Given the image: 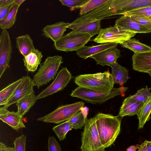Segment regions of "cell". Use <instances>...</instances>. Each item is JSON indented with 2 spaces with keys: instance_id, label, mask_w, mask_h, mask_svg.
Segmentation results:
<instances>
[{
  "instance_id": "7c38bea8",
  "label": "cell",
  "mask_w": 151,
  "mask_h": 151,
  "mask_svg": "<svg viewBox=\"0 0 151 151\" xmlns=\"http://www.w3.org/2000/svg\"><path fill=\"white\" fill-rule=\"evenodd\" d=\"M113 3L116 15L151 6V0H114Z\"/></svg>"
},
{
  "instance_id": "7402d4cb",
  "label": "cell",
  "mask_w": 151,
  "mask_h": 151,
  "mask_svg": "<svg viewBox=\"0 0 151 151\" xmlns=\"http://www.w3.org/2000/svg\"><path fill=\"white\" fill-rule=\"evenodd\" d=\"M111 68V73L114 83L122 86L129 78L128 70L119 65L117 62L110 65Z\"/></svg>"
},
{
  "instance_id": "4fadbf2b",
  "label": "cell",
  "mask_w": 151,
  "mask_h": 151,
  "mask_svg": "<svg viewBox=\"0 0 151 151\" xmlns=\"http://www.w3.org/2000/svg\"><path fill=\"white\" fill-rule=\"evenodd\" d=\"M23 79L15 91L8 101L6 104L3 107L7 109L13 104L17 103L20 99L32 93H34V86L32 83V80L30 76H27L22 77Z\"/></svg>"
},
{
  "instance_id": "836d02e7",
  "label": "cell",
  "mask_w": 151,
  "mask_h": 151,
  "mask_svg": "<svg viewBox=\"0 0 151 151\" xmlns=\"http://www.w3.org/2000/svg\"><path fill=\"white\" fill-rule=\"evenodd\" d=\"M15 0H0V20L5 18L12 9Z\"/></svg>"
},
{
  "instance_id": "4316f807",
  "label": "cell",
  "mask_w": 151,
  "mask_h": 151,
  "mask_svg": "<svg viewBox=\"0 0 151 151\" xmlns=\"http://www.w3.org/2000/svg\"><path fill=\"white\" fill-rule=\"evenodd\" d=\"M120 45L122 47L132 50L134 53L151 51L150 47L140 42L135 38H131Z\"/></svg>"
},
{
  "instance_id": "ba28073f",
  "label": "cell",
  "mask_w": 151,
  "mask_h": 151,
  "mask_svg": "<svg viewBox=\"0 0 151 151\" xmlns=\"http://www.w3.org/2000/svg\"><path fill=\"white\" fill-rule=\"evenodd\" d=\"M136 33L124 29L116 25L101 29L98 35L93 39L95 42L120 44L131 39Z\"/></svg>"
},
{
  "instance_id": "ee69618b",
  "label": "cell",
  "mask_w": 151,
  "mask_h": 151,
  "mask_svg": "<svg viewBox=\"0 0 151 151\" xmlns=\"http://www.w3.org/2000/svg\"><path fill=\"white\" fill-rule=\"evenodd\" d=\"M7 151H15L14 147H8Z\"/></svg>"
},
{
  "instance_id": "f546056e",
  "label": "cell",
  "mask_w": 151,
  "mask_h": 151,
  "mask_svg": "<svg viewBox=\"0 0 151 151\" xmlns=\"http://www.w3.org/2000/svg\"><path fill=\"white\" fill-rule=\"evenodd\" d=\"M20 6L14 3V5L9 13L4 19L0 20V27L3 30L11 28L14 24L17 13Z\"/></svg>"
},
{
  "instance_id": "9c48e42d",
  "label": "cell",
  "mask_w": 151,
  "mask_h": 151,
  "mask_svg": "<svg viewBox=\"0 0 151 151\" xmlns=\"http://www.w3.org/2000/svg\"><path fill=\"white\" fill-rule=\"evenodd\" d=\"M91 37V35L88 34L69 33L54 42V46L58 50L76 51L85 46Z\"/></svg>"
},
{
  "instance_id": "d6986e66",
  "label": "cell",
  "mask_w": 151,
  "mask_h": 151,
  "mask_svg": "<svg viewBox=\"0 0 151 151\" xmlns=\"http://www.w3.org/2000/svg\"><path fill=\"white\" fill-rule=\"evenodd\" d=\"M118 44L107 43L92 46L85 45L76 51V54L79 57L86 59L106 49L116 47Z\"/></svg>"
},
{
  "instance_id": "b9f144b4",
  "label": "cell",
  "mask_w": 151,
  "mask_h": 151,
  "mask_svg": "<svg viewBox=\"0 0 151 151\" xmlns=\"http://www.w3.org/2000/svg\"><path fill=\"white\" fill-rule=\"evenodd\" d=\"M146 147L147 151H151V141L147 140Z\"/></svg>"
},
{
  "instance_id": "30bf717a",
  "label": "cell",
  "mask_w": 151,
  "mask_h": 151,
  "mask_svg": "<svg viewBox=\"0 0 151 151\" xmlns=\"http://www.w3.org/2000/svg\"><path fill=\"white\" fill-rule=\"evenodd\" d=\"M72 75L65 67L60 70L53 82L36 96L37 100L52 95L64 89L71 79Z\"/></svg>"
},
{
  "instance_id": "9a60e30c",
  "label": "cell",
  "mask_w": 151,
  "mask_h": 151,
  "mask_svg": "<svg viewBox=\"0 0 151 151\" xmlns=\"http://www.w3.org/2000/svg\"><path fill=\"white\" fill-rule=\"evenodd\" d=\"M0 119L16 130L26 127L22 118L17 111H10L3 106L0 108Z\"/></svg>"
},
{
  "instance_id": "52a82bcc",
  "label": "cell",
  "mask_w": 151,
  "mask_h": 151,
  "mask_svg": "<svg viewBox=\"0 0 151 151\" xmlns=\"http://www.w3.org/2000/svg\"><path fill=\"white\" fill-rule=\"evenodd\" d=\"M84 103L78 101L60 106L52 112L37 119L46 123L58 124L68 121L83 107Z\"/></svg>"
},
{
  "instance_id": "8992f818",
  "label": "cell",
  "mask_w": 151,
  "mask_h": 151,
  "mask_svg": "<svg viewBox=\"0 0 151 151\" xmlns=\"http://www.w3.org/2000/svg\"><path fill=\"white\" fill-rule=\"evenodd\" d=\"M114 0H110L88 12L80 16L70 23L68 28L74 29L82 25L116 15Z\"/></svg>"
},
{
  "instance_id": "ffe728a7",
  "label": "cell",
  "mask_w": 151,
  "mask_h": 151,
  "mask_svg": "<svg viewBox=\"0 0 151 151\" xmlns=\"http://www.w3.org/2000/svg\"><path fill=\"white\" fill-rule=\"evenodd\" d=\"M143 104L134 100L129 96L124 100L118 116L122 117L137 115Z\"/></svg>"
},
{
  "instance_id": "cb8c5ba5",
  "label": "cell",
  "mask_w": 151,
  "mask_h": 151,
  "mask_svg": "<svg viewBox=\"0 0 151 151\" xmlns=\"http://www.w3.org/2000/svg\"><path fill=\"white\" fill-rule=\"evenodd\" d=\"M36 96L34 93H30L20 99L16 103L17 112L22 118L36 102Z\"/></svg>"
},
{
  "instance_id": "2e32d148",
  "label": "cell",
  "mask_w": 151,
  "mask_h": 151,
  "mask_svg": "<svg viewBox=\"0 0 151 151\" xmlns=\"http://www.w3.org/2000/svg\"><path fill=\"white\" fill-rule=\"evenodd\" d=\"M70 24L69 23L63 21L47 25L42 30V35L55 42L63 36L64 32L68 28Z\"/></svg>"
},
{
  "instance_id": "d590c367",
  "label": "cell",
  "mask_w": 151,
  "mask_h": 151,
  "mask_svg": "<svg viewBox=\"0 0 151 151\" xmlns=\"http://www.w3.org/2000/svg\"><path fill=\"white\" fill-rule=\"evenodd\" d=\"M130 17L134 21L144 26L148 29L151 30V19L149 17L140 15Z\"/></svg>"
},
{
  "instance_id": "ab89813d",
  "label": "cell",
  "mask_w": 151,
  "mask_h": 151,
  "mask_svg": "<svg viewBox=\"0 0 151 151\" xmlns=\"http://www.w3.org/2000/svg\"><path fill=\"white\" fill-rule=\"evenodd\" d=\"M139 146L138 145L131 146L127 149L126 151H136V150L139 148Z\"/></svg>"
},
{
  "instance_id": "f35d334b",
  "label": "cell",
  "mask_w": 151,
  "mask_h": 151,
  "mask_svg": "<svg viewBox=\"0 0 151 151\" xmlns=\"http://www.w3.org/2000/svg\"><path fill=\"white\" fill-rule=\"evenodd\" d=\"M147 140H145L140 145L139 149V151H147L146 147Z\"/></svg>"
},
{
  "instance_id": "603a6c76",
  "label": "cell",
  "mask_w": 151,
  "mask_h": 151,
  "mask_svg": "<svg viewBox=\"0 0 151 151\" xmlns=\"http://www.w3.org/2000/svg\"><path fill=\"white\" fill-rule=\"evenodd\" d=\"M16 43L19 51L24 57L35 49L32 40L28 34L17 37Z\"/></svg>"
},
{
  "instance_id": "7bdbcfd3",
  "label": "cell",
  "mask_w": 151,
  "mask_h": 151,
  "mask_svg": "<svg viewBox=\"0 0 151 151\" xmlns=\"http://www.w3.org/2000/svg\"><path fill=\"white\" fill-rule=\"evenodd\" d=\"M25 1V0H15L14 3L20 6Z\"/></svg>"
},
{
  "instance_id": "d6a6232c",
  "label": "cell",
  "mask_w": 151,
  "mask_h": 151,
  "mask_svg": "<svg viewBox=\"0 0 151 151\" xmlns=\"http://www.w3.org/2000/svg\"><path fill=\"white\" fill-rule=\"evenodd\" d=\"M150 88L146 86L145 88H142L138 90L134 95L129 96L134 100L144 103L146 102L151 96L150 92Z\"/></svg>"
},
{
  "instance_id": "1f68e13d",
  "label": "cell",
  "mask_w": 151,
  "mask_h": 151,
  "mask_svg": "<svg viewBox=\"0 0 151 151\" xmlns=\"http://www.w3.org/2000/svg\"><path fill=\"white\" fill-rule=\"evenodd\" d=\"M110 0H90L81 8L80 16L83 15L94 9Z\"/></svg>"
},
{
  "instance_id": "ac0fdd59",
  "label": "cell",
  "mask_w": 151,
  "mask_h": 151,
  "mask_svg": "<svg viewBox=\"0 0 151 151\" xmlns=\"http://www.w3.org/2000/svg\"><path fill=\"white\" fill-rule=\"evenodd\" d=\"M115 25L124 29L136 33H149L151 30H149L144 26L133 20L129 16L121 17L115 22Z\"/></svg>"
},
{
  "instance_id": "3957f363",
  "label": "cell",
  "mask_w": 151,
  "mask_h": 151,
  "mask_svg": "<svg viewBox=\"0 0 151 151\" xmlns=\"http://www.w3.org/2000/svg\"><path fill=\"white\" fill-rule=\"evenodd\" d=\"M62 60V56L58 55L47 58L34 76L32 82L34 86L39 88L54 79L63 63Z\"/></svg>"
},
{
  "instance_id": "8d00e7d4",
  "label": "cell",
  "mask_w": 151,
  "mask_h": 151,
  "mask_svg": "<svg viewBox=\"0 0 151 151\" xmlns=\"http://www.w3.org/2000/svg\"><path fill=\"white\" fill-rule=\"evenodd\" d=\"M26 140V137L23 134L17 137L14 141L15 151H25Z\"/></svg>"
},
{
  "instance_id": "5b68a950",
  "label": "cell",
  "mask_w": 151,
  "mask_h": 151,
  "mask_svg": "<svg viewBox=\"0 0 151 151\" xmlns=\"http://www.w3.org/2000/svg\"><path fill=\"white\" fill-rule=\"evenodd\" d=\"M81 135V151H105L101 142L94 117L86 118Z\"/></svg>"
},
{
  "instance_id": "e0dca14e",
  "label": "cell",
  "mask_w": 151,
  "mask_h": 151,
  "mask_svg": "<svg viewBox=\"0 0 151 151\" xmlns=\"http://www.w3.org/2000/svg\"><path fill=\"white\" fill-rule=\"evenodd\" d=\"M132 60L134 70L145 73L151 70V51L134 53Z\"/></svg>"
},
{
  "instance_id": "4dcf8cb0",
  "label": "cell",
  "mask_w": 151,
  "mask_h": 151,
  "mask_svg": "<svg viewBox=\"0 0 151 151\" xmlns=\"http://www.w3.org/2000/svg\"><path fill=\"white\" fill-rule=\"evenodd\" d=\"M72 129L71 125L68 120L54 126L52 129L60 141L65 139L67 133Z\"/></svg>"
},
{
  "instance_id": "f1b7e54d",
  "label": "cell",
  "mask_w": 151,
  "mask_h": 151,
  "mask_svg": "<svg viewBox=\"0 0 151 151\" xmlns=\"http://www.w3.org/2000/svg\"><path fill=\"white\" fill-rule=\"evenodd\" d=\"M23 79L21 78L10 84L0 92V105H5Z\"/></svg>"
},
{
  "instance_id": "83f0119b",
  "label": "cell",
  "mask_w": 151,
  "mask_h": 151,
  "mask_svg": "<svg viewBox=\"0 0 151 151\" xmlns=\"http://www.w3.org/2000/svg\"><path fill=\"white\" fill-rule=\"evenodd\" d=\"M151 113V96L144 103L137 114L139 120L138 129L143 128L145 123L150 119Z\"/></svg>"
},
{
  "instance_id": "e575fe53",
  "label": "cell",
  "mask_w": 151,
  "mask_h": 151,
  "mask_svg": "<svg viewBox=\"0 0 151 151\" xmlns=\"http://www.w3.org/2000/svg\"><path fill=\"white\" fill-rule=\"evenodd\" d=\"M90 0H60L64 5L72 8H81Z\"/></svg>"
},
{
  "instance_id": "74e56055",
  "label": "cell",
  "mask_w": 151,
  "mask_h": 151,
  "mask_svg": "<svg viewBox=\"0 0 151 151\" xmlns=\"http://www.w3.org/2000/svg\"><path fill=\"white\" fill-rule=\"evenodd\" d=\"M48 151H62L60 144L53 136L48 138Z\"/></svg>"
},
{
  "instance_id": "7a4b0ae2",
  "label": "cell",
  "mask_w": 151,
  "mask_h": 151,
  "mask_svg": "<svg viewBox=\"0 0 151 151\" xmlns=\"http://www.w3.org/2000/svg\"><path fill=\"white\" fill-rule=\"evenodd\" d=\"M74 81L78 86L101 92H110L114 85L112 76L109 70L81 75L76 77Z\"/></svg>"
},
{
  "instance_id": "bcb514c9",
  "label": "cell",
  "mask_w": 151,
  "mask_h": 151,
  "mask_svg": "<svg viewBox=\"0 0 151 151\" xmlns=\"http://www.w3.org/2000/svg\"><path fill=\"white\" fill-rule=\"evenodd\" d=\"M149 17L151 19V17Z\"/></svg>"
},
{
  "instance_id": "484cf974",
  "label": "cell",
  "mask_w": 151,
  "mask_h": 151,
  "mask_svg": "<svg viewBox=\"0 0 151 151\" xmlns=\"http://www.w3.org/2000/svg\"><path fill=\"white\" fill-rule=\"evenodd\" d=\"M88 111L87 107H83L68 120L73 129H80L84 127Z\"/></svg>"
},
{
  "instance_id": "277c9868",
  "label": "cell",
  "mask_w": 151,
  "mask_h": 151,
  "mask_svg": "<svg viewBox=\"0 0 151 151\" xmlns=\"http://www.w3.org/2000/svg\"><path fill=\"white\" fill-rule=\"evenodd\" d=\"M128 89L127 87L122 86L114 88L109 92H101L78 86L72 91L70 96L92 104H100L124 93Z\"/></svg>"
},
{
  "instance_id": "d4e9b609",
  "label": "cell",
  "mask_w": 151,
  "mask_h": 151,
  "mask_svg": "<svg viewBox=\"0 0 151 151\" xmlns=\"http://www.w3.org/2000/svg\"><path fill=\"white\" fill-rule=\"evenodd\" d=\"M101 20H96L82 25L69 32L70 34L82 33L90 35L91 37L99 34L101 29Z\"/></svg>"
},
{
  "instance_id": "5bb4252c",
  "label": "cell",
  "mask_w": 151,
  "mask_h": 151,
  "mask_svg": "<svg viewBox=\"0 0 151 151\" xmlns=\"http://www.w3.org/2000/svg\"><path fill=\"white\" fill-rule=\"evenodd\" d=\"M121 56L120 51L116 47L106 49L90 57L96 61L97 64L102 66L110 65L116 62Z\"/></svg>"
},
{
  "instance_id": "60d3db41",
  "label": "cell",
  "mask_w": 151,
  "mask_h": 151,
  "mask_svg": "<svg viewBox=\"0 0 151 151\" xmlns=\"http://www.w3.org/2000/svg\"><path fill=\"white\" fill-rule=\"evenodd\" d=\"M8 147L1 142H0V151H7Z\"/></svg>"
},
{
  "instance_id": "44dd1931",
  "label": "cell",
  "mask_w": 151,
  "mask_h": 151,
  "mask_svg": "<svg viewBox=\"0 0 151 151\" xmlns=\"http://www.w3.org/2000/svg\"><path fill=\"white\" fill-rule=\"evenodd\" d=\"M43 55L37 49L33 50L23 58L24 65L28 71L35 72L40 64Z\"/></svg>"
},
{
  "instance_id": "8fae6325",
  "label": "cell",
  "mask_w": 151,
  "mask_h": 151,
  "mask_svg": "<svg viewBox=\"0 0 151 151\" xmlns=\"http://www.w3.org/2000/svg\"><path fill=\"white\" fill-rule=\"evenodd\" d=\"M12 51L9 33L6 29L3 30L0 35V78L9 66Z\"/></svg>"
},
{
  "instance_id": "7dc6e473",
  "label": "cell",
  "mask_w": 151,
  "mask_h": 151,
  "mask_svg": "<svg viewBox=\"0 0 151 151\" xmlns=\"http://www.w3.org/2000/svg\"><path fill=\"white\" fill-rule=\"evenodd\" d=\"M139 151V149H138V151Z\"/></svg>"
},
{
  "instance_id": "6da1fadb",
  "label": "cell",
  "mask_w": 151,
  "mask_h": 151,
  "mask_svg": "<svg viewBox=\"0 0 151 151\" xmlns=\"http://www.w3.org/2000/svg\"><path fill=\"white\" fill-rule=\"evenodd\" d=\"M101 143L106 148L115 141L120 131L121 120L118 116L99 113L95 116Z\"/></svg>"
},
{
  "instance_id": "f6af8a7d",
  "label": "cell",
  "mask_w": 151,
  "mask_h": 151,
  "mask_svg": "<svg viewBox=\"0 0 151 151\" xmlns=\"http://www.w3.org/2000/svg\"><path fill=\"white\" fill-rule=\"evenodd\" d=\"M147 73H148L151 77V70L148 71Z\"/></svg>"
}]
</instances>
